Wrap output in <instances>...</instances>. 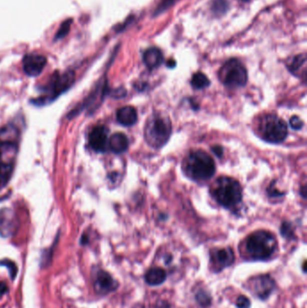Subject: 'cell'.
<instances>
[{"instance_id":"obj_30","label":"cell","mask_w":307,"mask_h":308,"mask_svg":"<svg viewBox=\"0 0 307 308\" xmlns=\"http://www.w3.org/2000/svg\"><path fill=\"white\" fill-rule=\"evenodd\" d=\"M214 7V11H216V12H218V13H222L223 10H226V7H227V4H226V2L224 1V0H217L216 2H215V4L213 6Z\"/></svg>"},{"instance_id":"obj_13","label":"cell","mask_w":307,"mask_h":308,"mask_svg":"<svg viewBox=\"0 0 307 308\" xmlns=\"http://www.w3.org/2000/svg\"><path fill=\"white\" fill-rule=\"evenodd\" d=\"M89 145L95 152H105L108 146V129L105 125L94 127L89 134Z\"/></svg>"},{"instance_id":"obj_3","label":"cell","mask_w":307,"mask_h":308,"mask_svg":"<svg viewBox=\"0 0 307 308\" xmlns=\"http://www.w3.org/2000/svg\"><path fill=\"white\" fill-rule=\"evenodd\" d=\"M172 133V125L169 116L155 112L148 117L144 126V138L153 149H160L169 142Z\"/></svg>"},{"instance_id":"obj_23","label":"cell","mask_w":307,"mask_h":308,"mask_svg":"<svg viewBox=\"0 0 307 308\" xmlns=\"http://www.w3.org/2000/svg\"><path fill=\"white\" fill-rule=\"evenodd\" d=\"M305 61H306L305 55H297V56H295L292 60V62H291L289 65H288V69H289L290 72L294 73V75H298L299 71L302 68H304Z\"/></svg>"},{"instance_id":"obj_29","label":"cell","mask_w":307,"mask_h":308,"mask_svg":"<svg viewBox=\"0 0 307 308\" xmlns=\"http://www.w3.org/2000/svg\"><path fill=\"white\" fill-rule=\"evenodd\" d=\"M176 1H177V0H163V1L159 5L158 9H157V10L155 11V15H159V14L164 12L167 9H169V7H171Z\"/></svg>"},{"instance_id":"obj_35","label":"cell","mask_w":307,"mask_h":308,"mask_svg":"<svg viewBox=\"0 0 307 308\" xmlns=\"http://www.w3.org/2000/svg\"><path fill=\"white\" fill-rule=\"evenodd\" d=\"M305 263H306V261L304 260V261H303V272L304 273L306 272V270H305Z\"/></svg>"},{"instance_id":"obj_25","label":"cell","mask_w":307,"mask_h":308,"mask_svg":"<svg viewBox=\"0 0 307 308\" xmlns=\"http://www.w3.org/2000/svg\"><path fill=\"white\" fill-rule=\"evenodd\" d=\"M72 19H69L67 21L64 22L61 25V27L59 28V31L56 34V40L58 39H63V37L67 36L68 33L70 32L71 26H72Z\"/></svg>"},{"instance_id":"obj_6","label":"cell","mask_w":307,"mask_h":308,"mask_svg":"<svg viewBox=\"0 0 307 308\" xmlns=\"http://www.w3.org/2000/svg\"><path fill=\"white\" fill-rule=\"evenodd\" d=\"M219 79L223 85L230 89H237L246 85L248 73L242 63L236 59H231L221 68Z\"/></svg>"},{"instance_id":"obj_17","label":"cell","mask_w":307,"mask_h":308,"mask_svg":"<svg viewBox=\"0 0 307 308\" xmlns=\"http://www.w3.org/2000/svg\"><path fill=\"white\" fill-rule=\"evenodd\" d=\"M108 147L116 154L124 153L129 147V140L125 134L116 133L108 140Z\"/></svg>"},{"instance_id":"obj_28","label":"cell","mask_w":307,"mask_h":308,"mask_svg":"<svg viewBox=\"0 0 307 308\" xmlns=\"http://www.w3.org/2000/svg\"><path fill=\"white\" fill-rule=\"evenodd\" d=\"M290 126L294 130H300L303 128V122L297 116H292L289 121Z\"/></svg>"},{"instance_id":"obj_12","label":"cell","mask_w":307,"mask_h":308,"mask_svg":"<svg viewBox=\"0 0 307 308\" xmlns=\"http://www.w3.org/2000/svg\"><path fill=\"white\" fill-rule=\"evenodd\" d=\"M47 63V59L44 55L37 54H27L23 59V69L28 76L40 75Z\"/></svg>"},{"instance_id":"obj_9","label":"cell","mask_w":307,"mask_h":308,"mask_svg":"<svg viewBox=\"0 0 307 308\" xmlns=\"http://www.w3.org/2000/svg\"><path fill=\"white\" fill-rule=\"evenodd\" d=\"M235 262L234 251L230 248H217L210 250V267L213 272H222Z\"/></svg>"},{"instance_id":"obj_4","label":"cell","mask_w":307,"mask_h":308,"mask_svg":"<svg viewBox=\"0 0 307 308\" xmlns=\"http://www.w3.org/2000/svg\"><path fill=\"white\" fill-rule=\"evenodd\" d=\"M214 200L224 208L232 209L242 200V188L238 180L231 177H220L212 188Z\"/></svg>"},{"instance_id":"obj_7","label":"cell","mask_w":307,"mask_h":308,"mask_svg":"<svg viewBox=\"0 0 307 308\" xmlns=\"http://www.w3.org/2000/svg\"><path fill=\"white\" fill-rule=\"evenodd\" d=\"M75 75L74 72H67L63 74L56 73L52 77L48 85L45 88L46 92L44 98L36 99V105H45V103L51 102L56 98H58L60 95L64 93L66 90H69L74 83Z\"/></svg>"},{"instance_id":"obj_34","label":"cell","mask_w":307,"mask_h":308,"mask_svg":"<svg viewBox=\"0 0 307 308\" xmlns=\"http://www.w3.org/2000/svg\"><path fill=\"white\" fill-rule=\"evenodd\" d=\"M212 151L214 152V154L216 155V156L222 157L223 154V150L222 146H218V145H216V146H214V147L212 148Z\"/></svg>"},{"instance_id":"obj_10","label":"cell","mask_w":307,"mask_h":308,"mask_svg":"<svg viewBox=\"0 0 307 308\" xmlns=\"http://www.w3.org/2000/svg\"><path fill=\"white\" fill-rule=\"evenodd\" d=\"M19 228L18 214L11 208L0 209V236L10 238L15 235Z\"/></svg>"},{"instance_id":"obj_11","label":"cell","mask_w":307,"mask_h":308,"mask_svg":"<svg viewBox=\"0 0 307 308\" xmlns=\"http://www.w3.org/2000/svg\"><path fill=\"white\" fill-rule=\"evenodd\" d=\"M119 283L110 273L104 269H98L94 277V288L98 295H107L118 288Z\"/></svg>"},{"instance_id":"obj_8","label":"cell","mask_w":307,"mask_h":308,"mask_svg":"<svg viewBox=\"0 0 307 308\" xmlns=\"http://www.w3.org/2000/svg\"><path fill=\"white\" fill-rule=\"evenodd\" d=\"M249 290L261 301H266L276 290V282L270 274H259L249 279Z\"/></svg>"},{"instance_id":"obj_15","label":"cell","mask_w":307,"mask_h":308,"mask_svg":"<svg viewBox=\"0 0 307 308\" xmlns=\"http://www.w3.org/2000/svg\"><path fill=\"white\" fill-rule=\"evenodd\" d=\"M18 152V143H0V163L14 165Z\"/></svg>"},{"instance_id":"obj_2","label":"cell","mask_w":307,"mask_h":308,"mask_svg":"<svg viewBox=\"0 0 307 308\" xmlns=\"http://www.w3.org/2000/svg\"><path fill=\"white\" fill-rule=\"evenodd\" d=\"M183 169L189 179L196 182H203L214 176L216 167L214 159L208 153L202 150H196L186 157Z\"/></svg>"},{"instance_id":"obj_26","label":"cell","mask_w":307,"mask_h":308,"mask_svg":"<svg viewBox=\"0 0 307 308\" xmlns=\"http://www.w3.org/2000/svg\"><path fill=\"white\" fill-rule=\"evenodd\" d=\"M235 305L237 308H250L251 302L246 295H240L236 299Z\"/></svg>"},{"instance_id":"obj_19","label":"cell","mask_w":307,"mask_h":308,"mask_svg":"<svg viewBox=\"0 0 307 308\" xmlns=\"http://www.w3.org/2000/svg\"><path fill=\"white\" fill-rule=\"evenodd\" d=\"M20 131L16 125H5L0 128V143H18Z\"/></svg>"},{"instance_id":"obj_33","label":"cell","mask_w":307,"mask_h":308,"mask_svg":"<svg viewBox=\"0 0 307 308\" xmlns=\"http://www.w3.org/2000/svg\"><path fill=\"white\" fill-rule=\"evenodd\" d=\"M9 292V286L4 281L0 282V298H2Z\"/></svg>"},{"instance_id":"obj_31","label":"cell","mask_w":307,"mask_h":308,"mask_svg":"<svg viewBox=\"0 0 307 308\" xmlns=\"http://www.w3.org/2000/svg\"><path fill=\"white\" fill-rule=\"evenodd\" d=\"M153 308H171V304L167 300H159L154 304Z\"/></svg>"},{"instance_id":"obj_21","label":"cell","mask_w":307,"mask_h":308,"mask_svg":"<svg viewBox=\"0 0 307 308\" xmlns=\"http://www.w3.org/2000/svg\"><path fill=\"white\" fill-rule=\"evenodd\" d=\"M209 85V79L203 72H196L192 77L191 86L195 90H204Z\"/></svg>"},{"instance_id":"obj_27","label":"cell","mask_w":307,"mask_h":308,"mask_svg":"<svg viewBox=\"0 0 307 308\" xmlns=\"http://www.w3.org/2000/svg\"><path fill=\"white\" fill-rule=\"evenodd\" d=\"M0 265H3L5 267L9 268V272L11 274L12 278H15V277L17 276L18 268H17V265L14 263L13 261H11L9 259H4V260L0 261Z\"/></svg>"},{"instance_id":"obj_32","label":"cell","mask_w":307,"mask_h":308,"mask_svg":"<svg viewBox=\"0 0 307 308\" xmlns=\"http://www.w3.org/2000/svg\"><path fill=\"white\" fill-rule=\"evenodd\" d=\"M267 192H268L270 197H279V196H283L284 195L283 193L277 191V189L274 188V184H272V185L269 186V188L267 189Z\"/></svg>"},{"instance_id":"obj_18","label":"cell","mask_w":307,"mask_h":308,"mask_svg":"<svg viewBox=\"0 0 307 308\" xmlns=\"http://www.w3.org/2000/svg\"><path fill=\"white\" fill-rule=\"evenodd\" d=\"M143 63L150 70L160 67L163 63V54L157 48H150L143 54Z\"/></svg>"},{"instance_id":"obj_14","label":"cell","mask_w":307,"mask_h":308,"mask_svg":"<svg viewBox=\"0 0 307 308\" xmlns=\"http://www.w3.org/2000/svg\"><path fill=\"white\" fill-rule=\"evenodd\" d=\"M116 119L124 126H133L138 120V114L134 107L131 106L121 107L116 113Z\"/></svg>"},{"instance_id":"obj_16","label":"cell","mask_w":307,"mask_h":308,"mask_svg":"<svg viewBox=\"0 0 307 308\" xmlns=\"http://www.w3.org/2000/svg\"><path fill=\"white\" fill-rule=\"evenodd\" d=\"M168 277V273L164 268L160 267H153L149 268L145 275L144 280L146 284L151 286H158L162 285Z\"/></svg>"},{"instance_id":"obj_20","label":"cell","mask_w":307,"mask_h":308,"mask_svg":"<svg viewBox=\"0 0 307 308\" xmlns=\"http://www.w3.org/2000/svg\"><path fill=\"white\" fill-rule=\"evenodd\" d=\"M195 299L196 303L199 304V306L202 308H208L212 305L213 297L209 293V291L206 290L205 288H199L196 291L195 295Z\"/></svg>"},{"instance_id":"obj_24","label":"cell","mask_w":307,"mask_h":308,"mask_svg":"<svg viewBox=\"0 0 307 308\" xmlns=\"http://www.w3.org/2000/svg\"><path fill=\"white\" fill-rule=\"evenodd\" d=\"M281 235L287 239V240H293L294 239V229L292 227V224L288 222H284L282 223L280 228Z\"/></svg>"},{"instance_id":"obj_5","label":"cell","mask_w":307,"mask_h":308,"mask_svg":"<svg viewBox=\"0 0 307 308\" xmlns=\"http://www.w3.org/2000/svg\"><path fill=\"white\" fill-rule=\"evenodd\" d=\"M258 134L267 143H283L287 137V125L285 121L274 114L263 116L258 123Z\"/></svg>"},{"instance_id":"obj_22","label":"cell","mask_w":307,"mask_h":308,"mask_svg":"<svg viewBox=\"0 0 307 308\" xmlns=\"http://www.w3.org/2000/svg\"><path fill=\"white\" fill-rule=\"evenodd\" d=\"M14 165H7L0 163V188H4L9 183L13 174Z\"/></svg>"},{"instance_id":"obj_1","label":"cell","mask_w":307,"mask_h":308,"mask_svg":"<svg viewBox=\"0 0 307 308\" xmlns=\"http://www.w3.org/2000/svg\"><path fill=\"white\" fill-rule=\"evenodd\" d=\"M245 253L251 261H266L271 259L277 250L276 236L266 230L250 233L245 240Z\"/></svg>"}]
</instances>
